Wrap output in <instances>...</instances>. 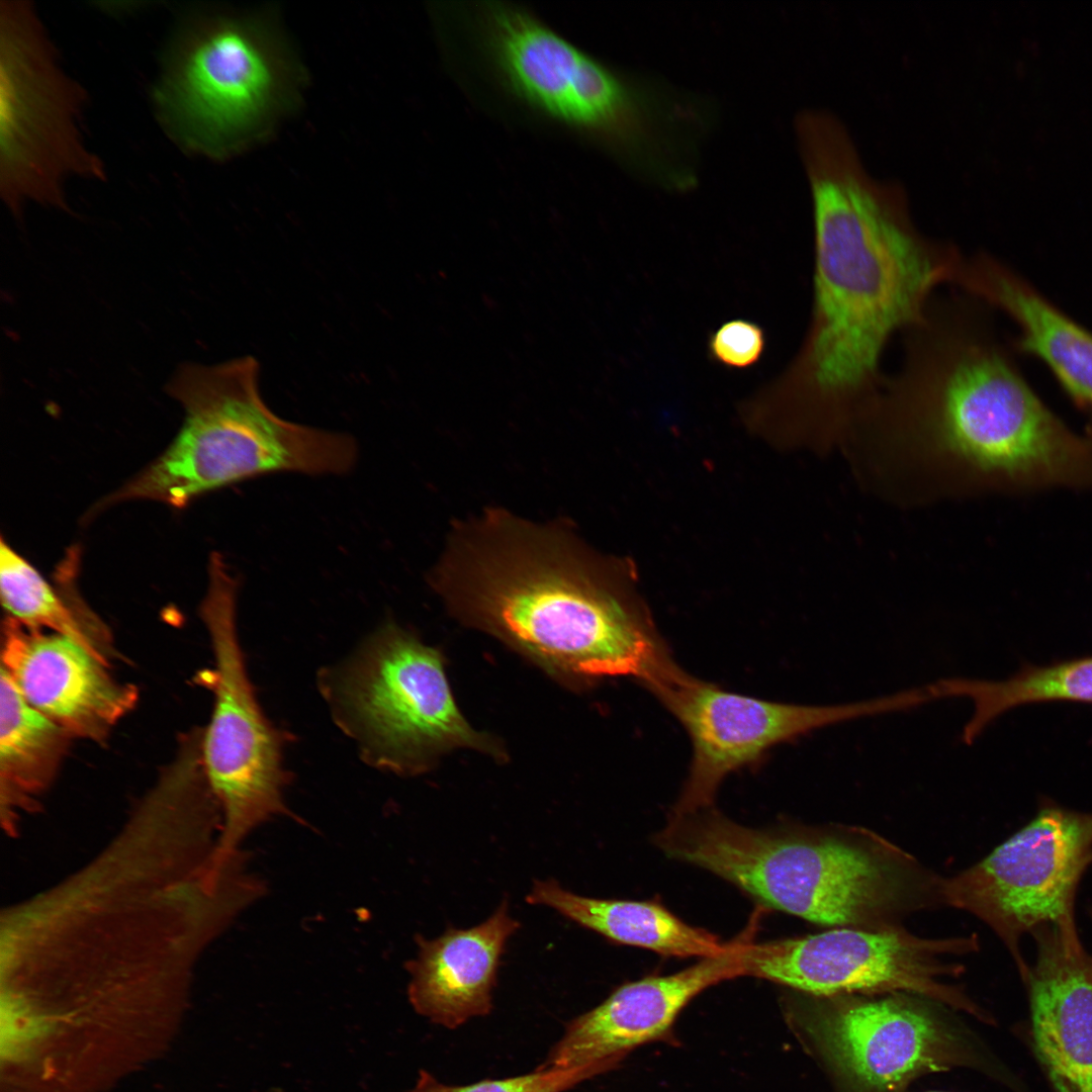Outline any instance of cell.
<instances>
[{
  "instance_id": "obj_13",
  "label": "cell",
  "mask_w": 1092,
  "mask_h": 1092,
  "mask_svg": "<svg viewBox=\"0 0 1092 1092\" xmlns=\"http://www.w3.org/2000/svg\"><path fill=\"white\" fill-rule=\"evenodd\" d=\"M1092 863V813L1041 801L1033 818L987 856L942 879L943 905L973 914L1002 940L1020 977V940L1040 927L1076 926L1075 900Z\"/></svg>"
},
{
  "instance_id": "obj_21",
  "label": "cell",
  "mask_w": 1092,
  "mask_h": 1092,
  "mask_svg": "<svg viewBox=\"0 0 1092 1092\" xmlns=\"http://www.w3.org/2000/svg\"><path fill=\"white\" fill-rule=\"evenodd\" d=\"M70 735L34 709L7 672L0 676V782L2 812L31 806L55 780Z\"/></svg>"
},
{
  "instance_id": "obj_26",
  "label": "cell",
  "mask_w": 1092,
  "mask_h": 1092,
  "mask_svg": "<svg viewBox=\"0 0 1092 1092\" xmlns=\"http://www.w3.org/2000/svg\"><path fill=\"white\" fill-rule=\"evenodd\" d=\"M1090 916H1091V919H1092V908L1090 909Z\"/></svg>"
},
{
  "instance_id": "obj_9",
  "label": "cell",
  "mask_w": 1092,
  "mask_h": 1092,
  "mask_svg": "<svg viewBox=\"0 0 1092 1092\" xmlns=\"http://www.w3.org/2000/svg\"><path fill=\"white\" fill-rule=\"evenodd\" d=\"M85 100L31 3L1 1L0 192L15 214L28 201L66 210L69 178H105L82 134Z\"/></svg>"
},
{
  "instance_id": "obj_5",
  "label": "cell",
  "mask_w": 1092,
  "mask_h": 1092,
  "mask_svg": "<svg viewBox=\"0 0 1092 1092\" xmlns=\"http://www.w3.org/2000/svg\"><path fill=\"white\" fill-rule=\"evenodd\" d=\"M469 13L479 55L512 100L651 181L671 170L690 127L685 96L603 63L518 4L482 1Z\"/></svg>"
},
{
  "instance_id": "obj_6",
  "label": "cell",
  "mask_w": 1092,
  "mask_h": 1092,
  "mask_svg": "<svg viewBox=\"0 0 1092 1092\" xmlns=\"http://www.w3.org/2000/svg\"><path fill=\"white\" fill-rule=\"evenodd\" d=\"M277 16L203 8L177 27L154 96L180 148L225 161L266 143L297 110L307 75Z\"/></svg>"
},
{
  "instance_id": "obj_23",
  "label": "cell",
  "mask_w": 1092,
  "mask_h": 1092,
  "mask_svg": "<svg viewBox=\"0 0 1092 1092\" xmlns=\"http://www.w3.org/2000/svg\"><path fill=\"white\" fill-rule=\"evenodd\" d=\"M933 684L937 699L965 698L973 704L962 739L972 744L999 716L1016 707L1072 702L1092 705V655L1038 666L1024 663L1003 680L951 677Z\"/></svg>"
},
{
  "instance_id": "obj_17",
  "label": "cell",
  "mask_w": 1092,
  "mask_h": 1092,
  "mask_svg": "<svg viewBox=\"0 0 1092 1092\" xmlns=\"http://www.w3.org/2000/svg\"><path fill=\"white\" fill-rule=\"evenodd\" d=\"M1031 935L1035 961L1021 979L1033 1054L1053 1092H1092V954L1077 928L1048 925Z\"/></svg>"
},
{
  "instance_id": "obj_15",
  "label": "cell",
  "mask_w": 1092,
  "mask_h": 1092,
  "mask_svg": "<svg viewBox=\"0 0 1092 1092\" xmlns=\"http://www.w3.org/2000/svg\"><path fill=\"white\" fill-rule=\"evenodd\" d=\"M737 939L726 952L666 976H651L619 986L595 1008L565 1025L542 1069L600 1065L614 1070L637 1048L671 1040L682 1009L700 993L721 982L745 976L744 949Z\"/></svg>"
},
{
  "instance_id": "obj_11",
  "label": "cell",
  "mask_w": 1092,
  "mask_h": 1092,
  "mask_svg": "<svg viewBox=\"0 0 1092 1092\" xmlns=\"http://www.w3.org/2000/svg\"><path fill=\"white\" fill-rule=\"evenodd\" d=\"M936 1003L904 992L791 994L787 1021L852 1092H902L920 1076L987 1068L975 1044Z\"/></svg>"
},
{
  "instance_id": "obj_4",
  "label": "cell",
  "mask_w": 1092,
  "mask_h": 1092,
  "mask_svg": "<svg viewBox=\"0 0 1092 1092\" xmlns=\"http://www.w3.org/2000/svg\"><path fill=\"white\" fill-rule=\"evenodd\" d=\"M673 853L768 908L822 925L892 928L943 905V878L860 826L756 829L711 807L681 823Z\"/></svg>"
},
{
  "instance_id": "obj_2",
  "label": "cell",
  "mask_w": 1092,
  "mask_h": 1092,
  "mask_svg": "<svg viewBox=\"0 0 1092 1092\" xmlns=\"http://www.w3.org/2000/svg\"><path fill=\"white\" fill-rule=\"evenodd\" d=\"M631 562L593 550L566 520L500 508L456 522L430 583L462 623L574 684L625 676L653 695L686 671L636 589Z\"/></svg>"
},
{
  "instance_id": "obj_19",
  "label": "cell",
  "mask_w": 1092,
  "mask_h": 1092,
  "mask_svg": "<svg viewBox=\"0 0 1092 1092\" xmlns=\"http://www.w3.org/2000/svg\"><path fill=\"white\" fill-rule=\"evenodd\" d=\"M526 901L549 907L605 938L661 956L701 959L728 951L734 944L692 926L654 901L598 899L565 890L553 880H536Z\"/></svg>"
},
{
  "instance_id": "obj_27",
  "label": "cell",
  "mask_w": 1092,
  "mask_h": 1092,
  "mask_svg": "<svg viewBox=\"0 0 1092 1092\" xmlns=\"http://www.w3.org/2000/svg\"><path fill=\"white\" fill-rule=\"evenodd\" d=\"M935 1092H937V1091H935Z\"/></svg>"
},
{
  "instance_id": "obj_18",
  "label": "cell",
  "mask_w": 1092,
  "mask_h": 1092,
  "mask_svg": "<svg viewBox=\"0 0 1092 1092\" xmlns=\"http://www.w3.org/2000/svg\"><path fill=\"white\" fill-rule=\"evenodd\" d=\"M519 927L504 900L489 918L474 927H451L434 939L418 935V954L405 964L414 1009L450 1029L489 1014L500 959Z\"/></svg>"
},
{
  "instance_id": "obj_7",
  "label": "cell",
  "mask_w": 1092,
  "mask_h": 1092,
  "mask_svg": "<svg viewBox=\"0 0 1092 1092\" xmlns=\"http://www.w3.org/2000/svg\"><path fill=\"white\" fill-rule=\"evenodd\" d=\"M259 380L251 356L181 367L169 385L184 408L181 430L102 505L150 499L182 508L204 492L266 473L341 474L354 465L352 437L281 419L263 400Z\"/></svg>"
},
{
  "instance_id": "obj_14",
  "label": "cell",
  "mask_w": 1092,
  "mask_h": 1092,
  "mask_svg": "<svg viewBox=\"0 0 1092 1092\" xmlns=\"http://www.w3.org/2000/svg\"><path fill=\"white\" fill-rule=\"evenodd\" d=\"M658 699L688 732L693 756L671 813L713 806L724 779L757 762L776 745L826 726L919 707L916 688L840 705L813 706L765 701L726 691L689 675Z\"/></svg>"
},
{
  "instance_id": "obj_10",
  "label": "cell",
  "mask_w": 1092,
  "mask_h": 1092,
  "mask_svg": "<svg viewBox=\"0 0 1092 1092\" xmlns=\"http://www.w3.org/2000/svg\"><path fill=\"white\" fill-rule=\"evenodd\" d=\"M200 617L209 635L213 669L203 681L214 696L202 729L206 777L221 813L216 852L232 856L256 827L290 815L283 793V733L264 715L249 678L237 630L238 581L218 553L210 557Z\"/></svg>"
},
{
  "instance_id": "obj_1",
  "label": "cell",
  "mask_w": 1092,
  "mask_h": 1092,
  "mask_svg": "<svg viewBox=\"0 0 1092 1092\" xmlns=\"http://www.w3.org/2000/svg\"><path fill=\"white\" fill-rule=\"evenodd\" d=\"M802 162L813 204L812 313L799 352L760 396L786 428L825 433L874 403L888 344L925 318L963 253L920 231L904 186L875 176L855 143L820 144Z\"/></svg>"
},
{
  "instance_id": "obj_8",
  "label": "cell",
  "mask_w": 1092,
  "mask_h": 1092,
  "mask_svg": "<svg viewBox=\"0 0 1092 1092\" xmlns=\"http://www.w3.org/2000/svg\"><path fill=\"white\" fill-rule=\"evenodd\" d=\"M321 681L336 721L376 767L418 775L456 748L504 755L461 714L442 654L395 623L381 626Z\"/></svg>"
},
{
  "instance_id": "obj_3",
  "label": "cell",
  "mask_w": 1092,
  "mask_h": 1092,
  "mask_svg": "<svg viewBox=\"0 0 1092 1092\" xmlns=\"http://www.w3.org/2000/svg\"><path fill=\"white\" fill-rule=\"evenodd\" d=\"M961 291L935 295L904 334L873 419L934 445L973 471L1009 477L1060 473L1075 446L1024 381L976 331Z\"/></svg>"
},
{
  "instance_id": "obj_16",
  "label": "cell",
  "mask_w": 1092,
  "mask_h": 1092,
  "mask_svg": "<svg viewBox=\"0 0 1092 1092\" xmlns=\"http://www.w3.org/2000/svg\"><path fill=\"white\" fill-rule=\"evenodd\" d=\"M108 663L75 639L28 629L6 617L2 665L22 697L71 738L103 741L138 701Z\"/></svg>"
},
{
  "instance_id": "obj_20",
  "label": "cell",
  "mask_w": 1092,
  "mask_h": 1092,
  "mask_svg": "<svg viewBox=\"0 0 1092 1092\" xmlns=\"http://www.w3.org/2000/svg\"><path fill=\"white\" fill-rule=\"evenodd\" d=\"M956 285L988 298L1020 324L1023 345L1040 357L1075 396L1092 404V335L984 259L963 261Z\"/></svg>"
},
{
  "instance_id": "obj_22",
  "label": "cell",
  "mask_w": 1092,
  "mask_h": 1092,
  "mask_svg": "<svg viewBox=\"0 0 1092 1092\" xmlns=\"http://www.w3.org/2000/svg\"><path fill=\"white\" fill-rule=\"evenodd\" d=\"M76 557L59 566L63 595L1 539L0 592L7 618L21 626L69 636L108 663L109 637L103 624L79 600L74 588Z\"/></svg>"
},
{
  "instance_id": "obj_12",
  "label": "cell",
  "mask_w": 1092,
  "mask_h": 1092,
  "mask_svg": "<svg viewBox=\"0 0 1092 1092\" xmlns=\"http://www.w3.org/2000/svg\"><path fill=\"white\" fill-rule=\"evenodd\" d=\"M976 934L944 938L915 935L902 926L838 927L821 933L747 943L745 976L812 996L904 992L992 1018L951 982L962 958L979 949Z\"/></svg>"
},
{
  "instance_id": "obj_24",
  "label": "cell",
  "mask_w": 1092,
  "mask_h": 1092,
  "mask_svg": "<svg viewBox=\"0 0 1092 1092\" xmlns=\"http://www.w3.org/2000/svg\"><path fill=\"white\" fill-rule=\"evenodd\" d=\"M607 1072L609 1071L600 1065L562 1070L537 1067L534 1072L522 1076L450 1086L439 1082L431 1073L421 1070L413 1092H564Z\"/></svg>"
},
{
  "instance_id": "obj_25",
  "label": "cell",
  "mask_w": 1092,
  "mask_h": 1092,
  "mask_svg": "<svg viewBox=\"0 0 1092 1092\" xmlns=\"http://www.w3.org/2000/svg\"><path fill=\"white\" fill-rule=\"evenodd\" d=\"M765 346L766 338L761 326L744 318L723 323L708 339L711 359L726 368L737 370L757 364Z\"/></svg>"
}]
</instances>
